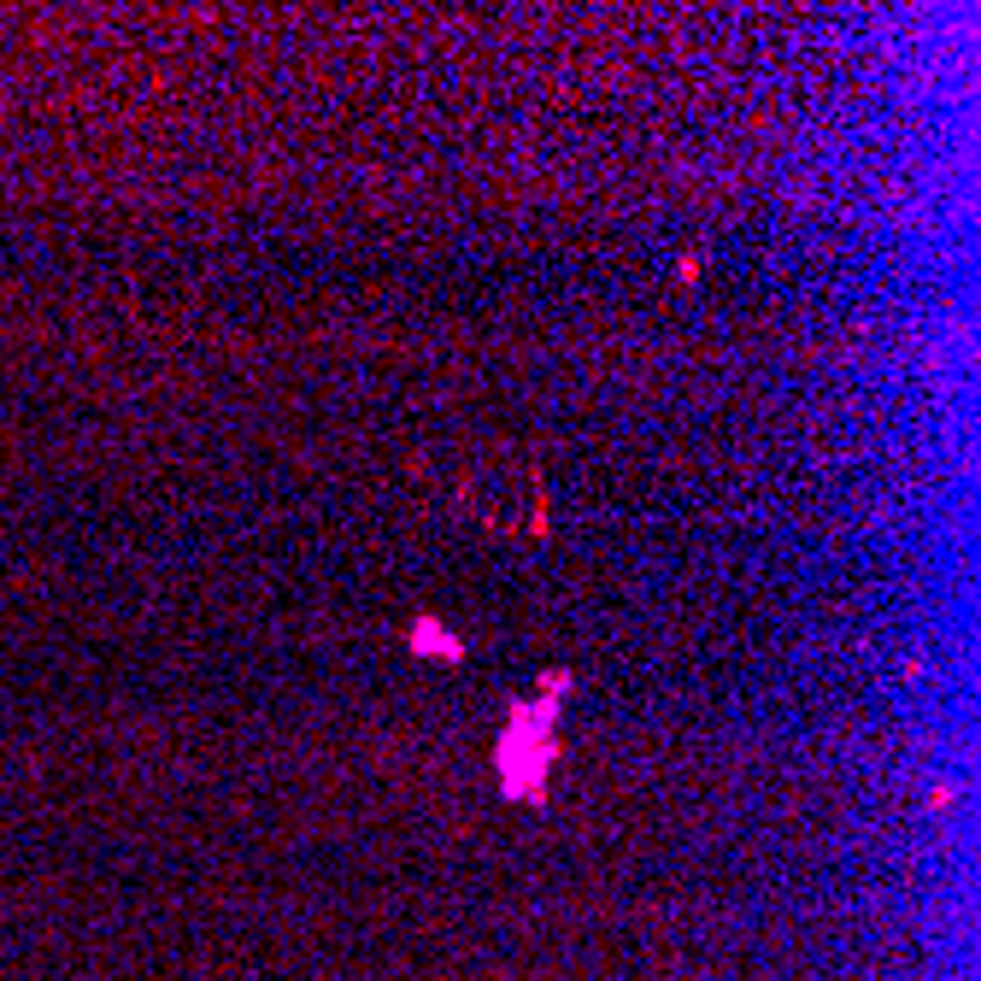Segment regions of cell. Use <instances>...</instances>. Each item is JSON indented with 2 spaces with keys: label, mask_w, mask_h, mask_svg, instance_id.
<instances>
[{
  "label": "cell",
  "mask_w": 981,
  "mask_h": 981,
  "mask_svg": "<svg viewBox=\"0 0 981 981\" xmlns=\"http://www.w3.org/2000/svg\"><path fill=\"white\" fill-rule=\"evenodd\" d=\"M412 640H417V647H424V653L435 647V653L459 658V640H447V635H442V623H417V635H412Z\"/></svg>",
  "instance_id": "6da1fadb"
}]
</instances>
